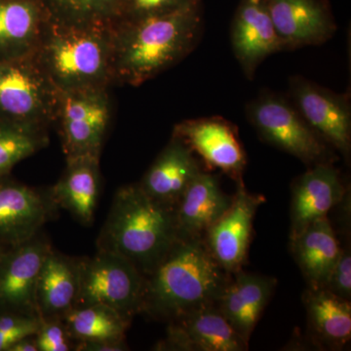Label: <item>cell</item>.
<instances>
[{"label":"cell","mask_w":351,"mask_h":351,"mask_svg":"<svg viewBox=\"0 0 351 351\" xmlns=\"http://www.w3.org/2000/svg\"><path fill=\"white\" fill-rule=\"evenodd\" d=\"M8 351H38L36 335H31L19 339L9 348Z\"/></svg>","instance_id":"34"},{"label":"cell","mask_w":351,"mask_h":351,"mask_svg":"<svg viewBox=\"0 0 351 351\" xmlns=\"http://www.w3.org/2000/svg\"><path fill=\"white\" fill-rule=\"evenodd\" d=\"M325 289L350 301L351 254L350 249H341V255L332 267Z\"/></svg>","instance_id":"32"},{"label":"cell","mask_w":351,"mask_h":351,"mask_svg":"<svg viewBox=\"0 0 351 351\" xmlns=\"http://www.w3.org/2000/svg\"><path fill=\"white\" fill-rule=\"evenodd\" d=\"M145 276L127 258L97 250L80 258V281L75 306L104 304L132 321L142 313Z\"/></svg>","instance_id":"8"},{"label":"cell","mask_w":351,"mask_h":351,"mask_svg":"<svg viewBox=\"0 0 351 351\" xmlns=\"http://www.w3.org/2000/svg\"><path fill=\"white\" fill-rule=\"evenodd\" d=\"M265 3L285 50L321 45L337 31L324 0H265Z\"/></svg>","instance_id":"15"},{"label":"cell","mask_w":351,"mask_h":351,"mask_svg":"<svg viewBox=\"0 0 351 351\" xmlns=\"http://www.w3.org/2000/svg\"><path fill=\"white\" fill-rule=\"evenodd\" d=\"M291 241L295 260L311 288H325L341 252L329 219H315Z\"/></svg>","instance_id":"24"},{"label":"cell","mask_w":351,"mask_h":351,"mask_svg":"<svg viewBox=\"0 0 351 351\" xmlns=\"http://www.w3.org/2000/svg\"><path fill=\"white\" fill-rule=\"evenodd\" d=\"M289 99L302 117L328 145L346 159L351 152L350 95L338 94L304 76L289 80Z\"/></svg>","instance_id":"9"},{"label":"cell","mask_w":351,"mask_h":351,"mask_svg":"<svg viewBox=\"0 0 351 351\" xmlns=\"http://www.w3.org/2000/svg\"><path fill=\"white\" fill-rule=\"evenodd\" d=\"M304 304L311 329L322 343L341 348L350 341V301L325 288H311Z\"/></svg>","instance_id":"25"},{"label":"cell","mask_w":351,"mask_h":351,"mask_svg":"<svg viewBox=\"0 0 351 351\" xmlns=\"http://www.w3.org/2000/svg\"><path fill=\"white\" fill-rule=\"evenodd\" d=\"M36 339L38 351H75V339L61 317L40 318Z\"/></svg>","instance_id":"29"},{"label":"cell","mask_w":351,"mask_h":351,"mask_svg":"<svg viewBox=\"0 0 351 351\" xmlns=\"http://www.w3.org/2000/svg\"><path fill=\"white\" fill-rule=\"evenodd\" d=\"M57 91L113 84L112 25L48 21L34 54Z\"/></svg>","instance_id":"4"},{"label":"cell","mask_w":351,"mask_h":351,"mask_svg":"<svg viewBox=\"0 0 351 351\" xmlns=\"http://www.w3.org/2000/svg\"><path fill=\"white\" fill-rule=\"evenodd\" d=\"M178 240L176 207L152 199L138 184L121 186L97 239V250L130 261L151 274Z\"/></svg>","instance_id":"3"},{"label":"cell","mask_w":351,"mask_h":351,"mask_svg":"<svg viewBox=\"0 0 351 351\" xmlns=\"http://www.w3.org/2000/svg\"><path fill=\"white\" fill-rule=\"evenodd\" d=\"M49 129L0 121V176L49 145Z\"/></svg>","instance_id":"28"},{"label":"cell","mask_w":351,"mask_h":351,"mask_svg":"<svg viewBox=\"0 0 351 351\" xmlns=\"http://www.w3.org/2000/svg\"><path fill=\"white\" fill-rule=\"evenodd\" d=\"M248 343L233 329L217 304L199 307L169 321L157 350L241 351Z\"/></svg>","instance_id":"13"},{"label":"cell","mask_w":351,"mask_h":351,"mask_svg":"<svg viewBox=\"0 0 351 351\" xmlns=\"http://www.w3.org/2000/svg\"><path fill=\"white\" fill-rule=\"evenodd\" d=\"M6 249L7 248H5V247L1 246V245H0V258H1L2 255H3V253L5 252Z\"/></svg>","instance_id":"35"},{"label":"cell","mask_w":351,"mask_h":351,"mask_svg":"<svg viewBox=\"0 0 351 351\" xmlns=\"http://www.w3.org/2000/svg\"><path fill=\"white\" fill-rule=\"evenodd\" d=\"M173 136L181 138L208 165L242 181L246 154L237 128L228 120L217 117L184 120L174 127Z\"/></svg>","instance_id":"14"},{"label":"cell","mask_w":351,"mask_h":351,"mask_svg":"<svg viewBox=\"0 0 351 351\" xmlns=\"http://www.w3.org/2000/svg\"><path fill=\"white\" fill-rule=\"evenodd\" d=\"M50 188H36L0 176V245L10 248L43 230L59 215Z\"/></svg>","instance_id":"10"},{"label":"cell","mask_w":351,"mask_h":351,"mask_svg":"<svg viewBox=\"0 0 351 351\" xmlns=\"http://www.w3.org/2000/svg\"><path fill=\"white\" fill-rule=\"evenodd\" d=\"M57 94L34 55L0 61V121L49 129Z\"/></svg>","instance_id":"7"},{"label":"cell","mask_w":351,"mask_h":351,"mask_svg":"<svg viewBox=\"0 0 351 351\" xmlns=\"http://www.w3.org/2000/svg\"><path fill=\"white\" fill-rule=\"evenodd\" d=\"M230 43L233 54L250 80L267 57L285 50L265 0H240L230 29Z\"/></svg>","instance_id":"16"},{"label":"cell","mask_w":351,"mask_h":351,"mask_svg":"<svg viewBox=\"0 0 351 351\" xmlns=\"http://www.w3.org/2000/svg\"><path fill=\"white\" fill-rule=\"evenodd\" d=\"M53 22L73 25H113L121 19L119 0H41Z\"/></svg>","instance_id":"27"},{"label":"cell","mask_w":351,"mask_h":351,"mask_svg":"<svg viewBox=\"0 0 351 351\" xmlns=\"http://www.w3.org/2000/svg\"><path fill=\"white\" fill-rule=\"evenodd\" d=\"M40 318L18 313H0V351H8L19 339L36 335Z\"/></svg>","instance_id":"30"},{"label":"cell","mask_w":351,"mask_h":351,"mask_svg":"<svg viewBox=\"0 0 351 351\" xmlns=\"http://www.w3.org/2000/svg\"><path fill=\"white\" fill-rule=\"evenodd\" d=\"M246 115L263 141L307 165L334 161L331 147L282 95L263 91L247 104Z\"/></svg>","instance_id":"5"},{"label":"cell","mask_w":351,"mask_h":351,"mask_svg":"<svg viewBox=\"0 0 351 351\" xmlns=\"http://www.w3.org/2000/svg\"><path fill=\"white\" fill-rule=\"evenodd\" d=\"M212 257L203 239H178L145 276L142 313L158 320L218 304L230 279Z\"/></svg>","instance_id":"2"},{"label":"cell","mask_w":351,"mask_h":351,"mask_svg":"<svg viewBox=\"0 0 351 351\" xmlns=\"http://www.w3.org/2000/svg\"><path fill=\"white\" fill-rule=\"evenodd\" d=\"M346 195L339 170L332 163L311 166L293 186L291 207V239L301 233L315 219L327 217Z\"/></svg>","instance_id":"17"},{"label":"cell","mask_w":351,"mask_h":351,"mask_svg":"<svg viewBox=\"0 0 351 351\" xmlns=\"http://www.w3.org/2000/svg\"><path fill=\"white\" fill-rule=\"evenodd\" d=\"M203 34L201 0L171 12L112 25L113 84L138 87L184 58Z\"/></svg>","instance_id":"1"},{"label":"cell","mask_w":351,"mask_h":351,"mask_svg":"<svg viewBox=\"0 0 351 351\" xmlns=\"http://www.w3.org/2000/svg\"><path fill=\"white\" fill-rule=\"evenodd\" d=\"M121 19L132 20L177 10L198 0H119Z\"/></svg>","instance_id":"31"},{"label":"cell","mask_w":351,"mask_h":351,"mask_svg":"<svg viewBox=\"0 0 351 351\" xmlns=\"http://www.w3.org/2000/svg\"><path fill=\"white\" fill-rule=\"evenodd\" d=\"M201 171L195 152L181 138L172 135L138 184L152 199L176 207Z\"/></svg>","instance_id":"19"},{"label":"cell","mask_w":351,"mask_h":351,"mask_svg":"<svg viewBox=\"0 0 351 351\" xmlns=\"http://www.w3.org/2000/svg\"><path fill=\"white\" fill-rule=\"evenodd\" d=\"M112 120L108 87L58 91L54 124L66 159L101 157Z\"/></svg>","instance_id":"6"},{"label":"cell","mask_w":351,"mask_h":351,"mask_svg":"<svg viewBox=\"0 0 351 351\" xmlns=\"http://www.w3.org/2000/svg\"><path fill=\"white\" fill-rule=\"evenodd\" d=\"M128 346L123 341H90L76 343L75 351H123Z\"/></svg>","instance_id":"33"},{"label":"cell","mask_w":351,"mask_h":351,"mask_svg":"<svg viewBox=\"0 0 351 351\" xmlns=\"http://www.w3.org/2000/svg\"><path fill=\"white\" fill-rule=\"evenodd\" d=\"M48 21L41 0H0V61L34 55Z\"/></svg>","instance_id":"21"},{"label":"cell","mask_w":351,"mask_h":351,"mask_svg":"<svg viewBox=\"0 0 351 351\" xmlns=\"http://www.w3.org/2000/svg\"><path fill=\"white\" fill-rule=\"evenodd\" d=\"M100 158L80 156L66 159V168L59 181L51 186L60 209L69 212L82 225L91 226L100 200Z\"/></svg>","instance_id":"20"},{"label":"cell","mask_w":351,"mask_h":351,"mask_svg":"<svg viewBox=\"0 0 351 351\" xmlns=\"http://www.w3.org/2000/svg\"><path fill=\"white\" fill-rule=\"evenodd\" d=\"M237 182L232 205L208 228L203 239L212 257L230 274L241 269L250 244L254 218L263 201L262 196L248 193L242 181Z\"/></svg>","instance_id":"12"},{"label":"cell","mask_w":351,"mask_h":351,"mask_svg":"<svg viewBox=\"0 0 351 351\" xmlns=\"http://www.w3.org/2000/svg\"><path fill=\"white\" fill-rule=\"evenodd\" d=\"M63 319L76 343L125 341L131 321L104 304L75 306Z\"/></svg>","instance_id":"26"},{"label":"cell","mask_w":351,"mask_h":351,"mask_svg":"<svg viewBox=\"0 0 351 351\" xmlns=\"http://www.w3.org/2000/svg\"><path fill=\"white\" fill-rule=\"evenodd\" d=\"M223 294L219 297V311L237 334L248 343L270 295L276 280L272 277L246 274L241 269L235 272Z\"/></svg>","instance_id":"22"},{"label":"cell","mask_w":351,"mask_h":351,"mask_svg":"<svg viewBox=\"0 0 351 351\" xmlns=\"http://www.w3.org/2000/svg\"><path fill=\"white\" fill-rule=\"evenodd\" d=\"M80 281V258L51 249L36 286L39 318L61 317L75 307Z\"/></svg>","instance_id":"23"},{"label":"cell","mask_w":351,"mask_h":351,"mask_svg":"<svg viewBox=\"0 0 351 351\" xmlns=\"http://www.w3.org/2000/svg\"><path fill=\"white\" fill-rule=\"evenodd\" d=\"M52 248L50 239L40 230L6 249L0 258V313L39 317L36 286L44 258Z\"/></svg>","instance_id":"11"},{"label":"cell","mask_w":351,"mask_h":351,"mask_svg":"<svg viewBox=\"0 0 351 351\" xmlns=\"http://www.w3.org/2000/svg\"><path fill=\"white\" fill-rule=\"evenodd\" d=\"M218 179L201 171L176 205L178 239H203L205 232L232 205Z\"/></svg>","instance_id":"18"}]
</instances>
